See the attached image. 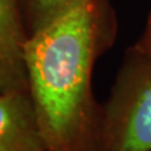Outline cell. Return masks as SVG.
Instances as JSON below:
<instances>
[{
    "label": "cell",
    "mask_w": 151,
    "mask_h": 151,
    "mask_svg": "<svg viewBox=\"0 0 151 151\" xmlns=\"http://www.w3.org/2000/svg\"><path fill=\"white\" fill-rule=\"evenodd\" d=\"M28 38L20 0H0V92L28 91Z\"/></svg>",
    "instance_id": "3"
},
{
    "label": "cell",
    "mask_w": 151,
    "mask_h": 151,
    "mask_svg": "<svg viewBox=\"0 0 151 151\" xmlns=\"http://www.w3.org/2000/svg\"><path fill=\"white\" fill-rule=\"evenodd\" d=\"M76 0H20L28 33L43 27Z\"/></svg>",
    "instance_id": "5"
},
{
    "label": "cell",
    "mask_w": 151,
    "mask_h": 151,
    "mask_svg": "<svg viewBox=\"0 0 151 151\" xmlns=\"http://www.w3.org/2000/svg\"><path fill=\"white\" fill-rule=\"evenodd\" d=\"M108 151H151V74L134 79L112 105Z\"/></svg>",
    "instance_id": "2"
},
{
    "label": "cell",
    "mask_w": 151,
    "mask_h": 151,
    "mask_svg": "<svg viewBox=\"0 0 151 151\" xmlns=\"http://www.w3.org/2000/svg\"><path fill=\"white\" fill-rule=\"evenodd\" d=\"M0 151H49L28 91L0 92Z\"/></svg>",
    "instance_id": "4"
},
{
    "label": "cell",
    "mask_w": 151,
    "mask_h": 151,
    "mask_svg": "<svg viewBox=\"0 0 151 151\" xmlns=\"http://www.w3.org/2000/svg\"><path fill=\"white\" fill-rule=\"evenodd\" d=\"M97 43L93 0H76L29 34L28 92L49 151H84L87 146Z\"/></svg>",
    "instance_id": "1"
}]
</instances>
